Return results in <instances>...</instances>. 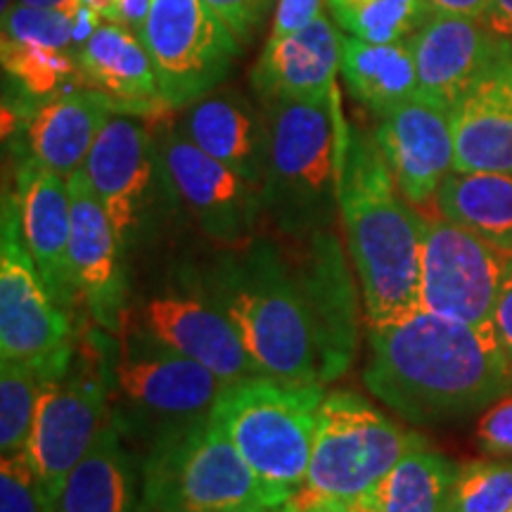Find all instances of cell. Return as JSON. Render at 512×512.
<instances>
[{"mask_svg": "<svg viewBox=\"0 0 512 512\" xmlns=\"http://www.w3.org/2000/svg\"><path fill=\"white\" fill-rule=\"evenodd\" d=\"M287 503L294 505V508L302 512H356L351 503L330 501V498H311L302 494V491H297V494H294Z\"/></svg>", "mask_w": 512, "mask_h": 512, "instance_id": "cell-43", "label": "cell"}, {"mask_svg": "<svg viewBox=\"0 0 512 512\" xmlns=\"http://www.w3.org/2000/svg\"><path fill=\"white\" fill-rule=\"evenodd\" d=\"M145 119L150 117L114 112L83 164L121 249L143 238L164 200H176L159 155L157 128Z\"/></svg>", "mask_w": 512, "mask_h": 512, "instance_id": "cell-11", "label": "cell"}, {"mask_svg": "<svg viewBox=\"0 0 512 512\" xmlns=\"http://www.w3.org/2000/svg\"><path fill=\"white\" fill-rule=\"evenodd\" d=\"M512 458L472 460L458 467L453 512H510Z\"/></svg>", "mask_w": 512, "mask_h": 512, "instance_id": "cell-33", "label": "cell"}, {"mask_svg": "<svg viewBox=\"0 0 512 512\" xmlns=\"http://www.w3.org/2000/svg\"><path fill=\"white\" fill-rule=\"evenodd\" d=\"M330 15L347 36L366 43H401L434 12L427 0H328Z\"/></svg>", "mask_w": 512, "mask_h": 512, "instance_id": "cell-31", "label": "cell"}, {"mask_svg": "<svg viewBox=\"0 0 512 512\" xmlns=\"http://www.w3.org/2000/svg\"><path fill=\"white\" fill-rule=\"evenodd\" d=\"M494 335L505 361H508V368L512 370V256H508V261H505L501 292H498L496 299Z\"/></svg>", "mask_w": 512, "mask_h": 512, "instance_id": "cell-39", "label": "cell"}, {"mask_svg": "<svg viewBox=\"0 0 512 512\" xmlns=\"http://www.w3.org/2000/svg\"><path fill=\"white\" fill-rule=\"evenodd\" d=\"M375 140L403 200L413 207L434 202L456 159L451 110L418 93L380 117Z\"/></svg>", "mask_w": 512, "mask_h": 512, "instance_id": "cell-15", "label": "cell"}, {"mask_svg": "<svg viewBox=\"0 0 512 512\" xmlns=\"http://www.w3.org/2000/svg\"><path fill=\"white\" fill-rule=\"evenodd\" d=\"M155 128L176 202L183 204L202 233L223 247H242L254 240L256 223L264 214L261 188L207 155L178 124Z\"/></svg>", "mask_w": 512, "mask_h": 512, "instance_id": "cell-13", "label": "cell"}, {"mask_svg": "<svg viewBox=\"0 0 512 512\" xmlns=\"http://www.w3.org/2000/svg\"><path fill=\"white\" fill-rule=\"evenodd\" d=\"M67 181L72 195L69 259L79 302H83L100 328L117 332L124 323L126 306L121 242L86 171L79 169Z\"/></svg>", "mask_w": 512, "mask_h": 512, "instance_id": "cell-16", "label": "cell"}, {"mask_svg": "<svg viewBox=\"0 0 512 512\" xmlns=\"http://www.w3.org/2000/svg\"><path fill=\"white\" fill-rule=\"evenodd\" d=\"M486 27L498 38H510L512 36V0H491L489 10L484 15Z\"/></svg>", "mask_w": 512, "mask_h": 512, "instance_id": "cell-42", "label": "cell"}, {"mask_svg": "<svg viewBox=\"0 0 512 512\" xmlns=\"http://www.w3.org/2000/svg\"><path fill=\"white\" fill-rule=\"evenodd\" d=\"M283 505H278V508H266V505H254V508H240V510H228V512H280Z\"/></svg>", "mask_w": 512, "mask_h": 512, "instance_id": "cell-45", "label": "cell"}, {"mask_svg": "<svg viewBox=\"0 0 512 512\" xmlns=\"http://www.w3.org/2000/svg\"><path fill=\"white\" fill-rule=\"evenodd\" d=\"M72 354L43 363L10 361V358L0 361V451L3 456L27 448L43 384L50 375L67 366Z\"/></svg>", "mask_w": 512, "mask_h": 512, "instance_id": "cell-30", "label": "cell"}, {"mask_svg": "<svg viewBox=\"0 0 512 512\" xmlns=\"http://www.w3.org/2000/svg\"><path fill=\"white\" fill-rule=\"evenodd\" d=\"M107 22L136 31L140 36L147 15H150L152 0H107Z\"/></svg>", "mask_w": 512, "mask_h": 512, "instance_id": "cell-40", "label": "cell"}, {"mask_svg": "<svg viewBox=\"0 0 512 512\" xmlns=\"http://www.w3.org/2000/svg\"><path fill=\"white\" fill-rule=\"evenodd\" d=\"M427 448L422 434L408 430L354 392H332L320 401L306 482L311 498L356 503L373 496L389 472Z\"/></svg>", "mask_w": 512, "mask_h": 512, "instance_id": "cell-7", "label": "cell"}, {"mask_svg": "<svg viewBox=\"0 0 512 512\" xmlns=\"http://www.w3.org/2000/svg\"><path fill=\"white\" fill-rule=\"evenodd\" d=\"M505 261L470 230L446 219H425L420 252V309L494 330Z\"/></svg>", "mask_w": 512, "mask_h": 512, "instance_id": "cell-12", "label": "cell"}, {"mask_svg": "<svg viewBox=\"0 0 512 512\" xmlns=\"http://www.w3.org/2000/svg\"><path fill=\"white\" fill-rule=\"evenodd\" d=\"M510 512H512V508H510Z\"/></svg>", "mask_w": 512, "mask_h": 512, "instance_id": "cell-48", "label": "cell"}, {"mask_svg": "<svg viewBox=\"0 0 512 512\" xmlns=\"http://www.w3.org/2000/svg\"><path fill=\"white\" fill-rule=\"evenodd\" d=\"M12 200L17 207L24 245L36 261L50 294L64 311L76 309L79 292L69 259V235H72L69 181L27 157L17 171V190Z\"/></svg>", "mask_w": 512, "mask_h": 512, "instance_id": "cell-17", "label": "cell"}, {"mask_svg": "<svg viewBox=\"0 0 512 512\" xmlns=\"http://www.w3.org/2000/svg\"><path fill=\"white\" fill-rule=\"evenodd\" d=\"M458 465L430 448L406 456L377 486L380 512H453Z\"/></svg>", "mask_w": 512, "mask_h": 512, "instance_id": "cell-29", "label": "cell"}, {"mask_svg": "<svg viewBox=\"0 0 512 512\" xmlns=\"http://www.w3.org/2000/svg\"><path fill=\"white\" fill-rule=\"evenodd\" d=\"M200 294L233 323L261 375L290 384L330 382L309 294L280 242L254 238L228 247L204 271Z\"/></svg>", "mask_w": 512, "mask_h": 512, "instance_id": "cell-2", "label": "cell"}, {"mask_svg": "<svg viewBox=\"0 0 512 512\" xmlns=\"http://www.w3.org/2000/svg\"><path fill=\"white\" fill-rule=\"evenodd\" d=\"M183 133L207 155L230 166L256 188L264 185L271 152L268 114L238 91H211L185 107Z\"/></svg>", "mask_w": 512, "mask_h": 512, "instance_id": "cell-21", "label": "cell"}, {"mask_svg": "<svg viewBox=\"0 0 512 512\" xmlns=\"http://www.w3.org/2000/svg\"><path fill=\"white\" fill-rule=\"evenodd\" d=\"M432 12L437 15H458V17H475L484 19L491 0H427Z\"/></svg>", "mask_w": 512, "mask_h": 512, "instance_id": "cell-41", "label": "cell"}, {"mask_svg": "<svg viewBox=\"0 0 512 512\" xmlns=\"http://www.w3.org/2000/svg\"><path fill=\"white\" fill-rule=\"evenodd\" d=\"M266 114L271 152L261 185L264 214L287 238L335 230L349 131L335 93L318 100L268 102Z\"/></svg>", "mask_w": 512, "mask_h": 512, "instance_id": "cell-4", "label": "cell"}, {"mask_svg": "<svg viewBox=\"0 0 512 512\" xmlns=\"http://www.w3.org/2000/svg\"><path fill=\"white\" fill-rule=\"evenodd\" d=\"M140 328L202 363L226 384L261 375L238 330L202 294H159L140 309Z\"/></svg>", "mask_w": 512, "mask_h": 512, "instance_id": "cell-18", "label": "cell"}, {"mask_svg": "<svg viewBox=\"0 0 512 512\" xmlns=\"http://www.w3.org/2000/svg\"><path fill=\"white\" fill-rule=\"evenodd\" d=\"M0 233V358L43 363L72 354V323L24 245L12 197Z\"/></svg>", "mask_w": 512, "mask_h": 512, "instance_id": "cell-14", "label": "cell"}, {"mask_svg": "<svg viewBox=\"0 0 512 512\" xmlns=\"http://www.w3.org/2000/svg\"><path fill=\"white\" fill-rule=\"evenodd\" d=\"M342 62V36L325 15L294 34L268 38L252 81L264 105L283 100H318L335 93Z\"/></svg>", "mask_w": 512, "mask_h": 512, "instance_id": "cell-23", "label": "cell"}, {"mask_svg": "<svg viewBox=\"0 0 512 512\" xmlns=\"http://www.w3.org/2000/svg\"><path fill=\"white\" fill-rule=\"evenodd\" d=\"M254 505L278 508L285 501L261 482L214 415L150 441L140 512H228Z\"/></svg>", "mask_w": 512, "mask_h": 512, "instance_id": "cell-5", "label": "cell"}, {"mask_svg": "<svg viewBox=\"0 0 512 512\" xmlns=\"http://www.w3.org/2000/svg\"><path fill=\"white\" fill-rule=\"evenodd\" d=\"M223 19L238 41H247L249 34L264 22L273 0H204Z\"/></svg>", "mask_w": 512, "mask_h": 512, "instance_id": "cell-37", "label": "cell"}, {"mask_svg": "<svg viewBox=\"0 0 512 512\" xmlns=\"http://www.w3.org/2000/svg\"><path fill=\"white\" fill-rule=\"evenodd\" d=\"M140 41L169 110L216 91L238 55V38L204 0H152Z\"/></svg>", "mask_w": 512, "mask_h": 512, "instance_id": "cell-10", "label": "cell"}, {"mask_svg": "<svg viewBox=\"0 0 512 512\" xmlns=\"http://www.w3.org/2000/svg\"><path fill=\"white\" fill-rule=\"evenodd\" d=\"M280 512H302V510H297L294 508V505H290V503H285L283 508H280Z\"/></svg>", "mask_w": 512, "mask_h": 512, "instance_id": "cell-46", "label": "cell"}, {"mask_svg": "<svg viewBox=\"0 0 512 512\" xmlns=\"http://www.w3.org/2000/svg\"><path fill=\"white\" fill-rule=\"evenodd\" d=\"M0 512H46V494L27 451L5 453L0 463Z\"/></svg>", "mask_w": 512, "mask_h": 512, "instance_id": "cell-35", "label": "cell"}, {"mask_svg": "<svg viewBox=\"0 0 512 512\" xmlns=\"http://www.w3.org/2000/svg\"><path fill=\"white\" fill-rule=\"evenodd\" d=\"M508 41H510V46H512V36H510V38H508Z\"/></svg>", "mask_w": 512, "mask_h": 512, "instance_id": "cell-47", "label": "cell"}, {"mask_svg": "<svg viewBox=\"0 0 512 512\" xmlns=\"http://www.w3.org/2000/svg\"><path fill=\"white\" fill-rule=\"evenodd\" d=\"M117 107L93 88H69L43 102L27 121L29 157L64 178L83 169Z\"/></svg>", "mask_w": 512, "mask_h": 512, "instance_id": "cell-25", "label": "cell"}, {"mask_svg": "<svg viewBox=\"0 0 512 512\" xmlns=\"http://www.w3.org/2000/svg\"><path fill=\"white\" fill-rule=\"evenodd\" d=\"M228 384L143 328L126 330L110 366L112 418L157 434L209 418Z\"/></svg>", "mask_w": 512, "mask_h": 512, "instance_id": "cell-8", "label": "cell"}, {"mask_svg": "<svg viewBox=\"0 0 512 512\" xmlns=\"http://www.w3.org/2000/svg\"><path fill=\"white\" fill-rule=\"evenodd\" d=\"M46 512H136V472L114 418L50 498Z\"/></svg>", "mask_w": 512, "mask_h": 512, "instance_id": "cell-26", "label": "cell"}, {"mask_svg": "<svg viewBox=\"0 0 512 512\" xmlns=\"http://www.w3.org/2000/svg\"><path fill=\"white\" fill-rule=\"evenodd\" d=\"M3 69L34 98H53L69 91L72 83H81L76 53L22 43L3 36Z\"/></svg>", "mask_w": 512, "mask_h": 512, "instance_id": "cell-32", "label": "cell"}, {"mask_svg": "<svg viewBox=\"0 0 512 512\" xmlns=\"http://www.w3.org/2000/svg\"><path fill=\"white\" fill-rule=\"evenodd\" d=\"M339 219L368 325L399 323L420 311L425 219L403 200L377 140L354 126L344 143Z\"/></svg>", "mask_w": 512, "mask_h": 512, "instance_id": "cell-3", "label": "cell"}, {"mask_svg": "<svg viewBox=\"0 0 512 512\" xmlns=\"http://www.w3.org/2000/svg\"><path fill=\"white\" fill-rule=\"evenodd\" d=\"M453 171L512 174V46L451 107Z\"/></svg>", "mask_w": 512, "mask_h": 512, "instance_id": "cell-22", "label": "cell"}, {"mask_svg": "<svg viewBox=\"0 0 512 512\" xmlns=\"http://www.w3.org/2000/svg\"><path fill=\"white\" fill-rule=\"evenodd\" d=\"M441 219L470 230L498 254L512 256V174L451 171L434 197Z\"/></svg>", "mask_w": 512, "mask_h": 512, "instance_id": "cell-27", "label": "cell"}, {"mask_svg": "<svg viewBox=\"0 0 512 512\" xmlns=\"http://www.w3.org/2000/svg\"><path fill=\"white\" fill-rule=\"evenodd\" d=\"M3 36L36 46L72 50L76 46V22L74 15L64 10L31 8L19 3L5 12Z\"/></svg>", "mask_w": 512, "mask_h": 512, "instance_id": "cell-34", "label": "cell"}, {"mask_svg": "<svg viewBox=\"0 0 512 512\" xmlns=\"http://www.w3.org/2000/svg\"><path fill=\"white\" fill-rule=\"evenodd\" d=\"M323 396L320 384L254 375L228 384L211 415L261 482L287 503L306 482Z\"/></svg>", "mask_w": 512, "mask_h": 512, "instance_id": "cell-6", "label": "cell"}, {"mask_svg": "<svg viewBox=\"0 0 512 512\" xmlns=\"http://www.w3.org/2000/svg\"><path fill=\"white\" fill-rule=\"evenodd\" d=\"M110 403V368L88 351L74 349L67 366L43 384L24 451L41 479L46 508L112 420Z\"/></svg>", "mask_w": 512, "mask_h": 512, "instance_id": "cell-9", "label": "cell"}, {"mask_svg": "<svg viewBox=\"0 0 512 512\" xmlns=\"http://www.w3.org/2000/svg\"><path fill=\"white\" fill-rule=\"evenodd\" d=\"M24 5L31 8H48V10H64L69 15H76L81 8V0H22Z\"/></svg>", "mask_w": 512, "mask_h": 512, "instance_id": "cell-44", "label": "cell"}, {"mask_svg": "<svg viewBox=\"0 0 512 512\" xmlns=\"http://www.w3.org/2000/svg\"><path fill=\"white\" fill-rule=\"evenodd\" d=\"M287 249V247H285ZM316 316L330 382L347 373L356 354V292L335 230L294 238L287 249Z\"/></svg>", "mask_w": 512, "mask_h": 512, "instance_id": "cell-20", "label": "cell"}, {"mask_svg": "<svg viewBox=\"0 0 512 512\" xmlns=\"http://www.w3.org/2000/svg\"><path fill=\"white\" fill-rule=\"evenodd\" d=\"M408 43L418 67L420 93L451 110L489 72L508 38H498L484 19L434 12Z\"/></svg>", "mask_w": 512, "mask_h": 512, "instance_id": "cell-19", "label": "cell"}, {"mask_svg": "<svg viewBox=\"0 0 512 512\" xmlns=\"http://www.w3.org/2000/svg\"><path fill=\"white\" fill-rule=\"evenodd\" d=\"M477 446L496 458H512V392L486 408L477 422Z\"/></svg>", "mask_w": 512, "mask_h": 512, "instance_id": "cell-36", "label": "cell"}, {"mask_svg": "<svg viewBox=\"0 0 512 512\" xmlns=\"http://www.w3.org/2000/svg\"><path fill=\"white\" fill-rule=\"evenodd\" d=\"M339 72L351 98L377 119L420 93L418 67L408 41L366 43L344 34Z\"/></svg>", "mask_w": 512, "mask_h": 512, "instance_id": "cell-28", "label": "cell"}, {"mask_svg": "<svg viewBox=\"0 0 512 512\" xmlns=\"http://www.w3.org/2000/svg\"><path fill=\"white\" fill-rule=\"evenodd\" d=\"M79 79L112 100L117 112L157 117L164 105L155 67L147 55L145 43L136 31L121 24L102 22L86 43L76 48Z\"/></svg>", "mask_w": 512, "mask_h": 512, "instance_id": "cell-24", "label": "cell"}, {"mask_svg": "<svg viewBox=\"0 0 512 512\" xmlns=\"http://www.w3.org/2000/svg\"><path fill=\"white\" fill-rule=\"evenodd\" d=\"M323 15V0H278L271 38H280L309 27Z\"/></svg>", "mask_w": 512, "mask_h": 512, "instance_id": "cell-38", "label": "cell"}, {"mask_svg": "<svg viewBox=\"0 0 512 512\" xmlns=\"http://www.w3.org/2000/svg\"><path fill=\"white\" fill-rule=\"evenodd\" d=\"M368 344L363 382L415 425L470 418L512 392L494 330L420 309L399 323L370 325Z\"/></svg>", "mask_w": 512, "mask_h": 512, "instance_id": "cell-1", "label": "cell"}]
</instances>
